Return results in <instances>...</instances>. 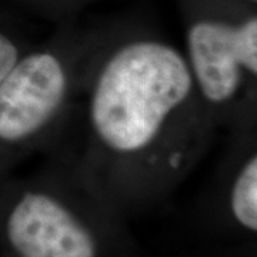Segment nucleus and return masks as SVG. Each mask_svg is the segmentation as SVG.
<instances>
[{
	"label": "nucleus",
	"instance_id": "nucleus-4",
	"mask_svg": "<svg viewBox=\"0 0 257 257\" xmlns=\"http://www.w3.org/2000/svg\"><path fill=\"white\" fill-rule=\"evenodd\" d=\"M6 234L20 257H96L92 231L57 197L25 192L10 211Z\"/></svg>",
	"mask_w": 257,
	"mask_h": 257
},
{
	"label": "nucleus",
	"instance_id": "nucleus-6",
	"mask_svg": "<svg viewBox=\"0 0 257 257\" xmlns=\"http://www.w3.org/2000/svg\"><path fill=\"white\" fill-rule=\"evenodd\" d=\"M23 55L19 45L8 35L0 32V82L9 73L19 57Z\"/></svg>",
	"mask_w": 257,
	"mask_h": 257
},
{
	"label": "nucleus",
	"instance_id": "nucleus-2",
	"mask_svg": "<svg viewBox=\"0 0 257 257\" xmlns=\"http://www.w3.org/2000/svg\"><path fill=\"white\" fill-rule=\"evenodd\" d=\"M186 63L217 121L239 120L256 97L257 16L194 18L186 28Z\"/></svg>",
	"mask_w": 257,
	"mask_h": 257
},
{
	"label": "nucleus",
	"instance_id": "nucleus-3",
	"mask_svg": "<svg viewBox=\"0 0 257 257\" xmlns=\"http://www.w3.org/2000/svg\"><path fill=\"white\" fill-rule=\"evenodd\" d=\"M83 52L64 45L23 52L0 82V145L33 149L46 138L80 83Z\"/></svg>",
	"mask_w": 257,
	"mask_h": 257
},
{
	"label": "nucleus",
	"instance_id": "nucleus-7",
	"mask_svg": "<svg viewBox=\"0 0 257 257\" xmlns=\"http://www.w3.org/2000/svg\"><path fill=\"white\" fill-rule=\"evenodd\" d=\"M248 2H251V3H256L257 0H248Z\"/></svg>",
	"mask_w": 257,
	"mask_h": 257
},
{
	"label": "nucleus",
	"instance_id": "nucleus-1",
	"mask_svg": "<svg viewBox=\"0 0 257 257\" xmlns=\"http://www.w3.org/2000/svg\"><path fill=\"white\" fill-rule=\"evenodd\" d=\"M86 166L182 175L206 150L216 121L182 50L130 37L94 57L86 94Z\"/></svg>",
	"mask_w": 257,
	"mask_h": 257
},
{
	"label": "nucleus",
	"instance_id": "nucleus-5",
	"mask_svg": "<svg viewBox=\"0 0 257 257\" xmlns=\"http://www.w3.org/2000/svg\"><path fill=\"white\" fill-rule=\"evenodd\" d=\"M230 209L244 229L257 230V155L250 153L241 163L230 190Z\"/></svg>",
	"mask_w": 257,
	"mask_h": 257
}]
</instances>
